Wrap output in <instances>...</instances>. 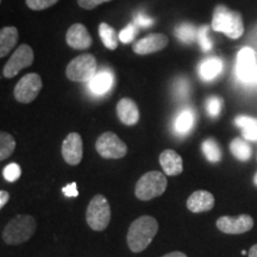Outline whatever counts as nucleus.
<instances>
[{
    "instance_id": "obj_1",
    "label": "nucleus",
    "mask_w": 257,
    "mask_h": 257,
    "mask_svg": "<svg viewBox=\"0 0 257 257\" xmlns=\"http://www.w3.org/2000/svg\"><path fill=\"white\" fill-rule=\"evenodd\" d=\"M159 231V223L152 216H142L133 221L128 227L127 245L133 252L146 250Z\"/></svg>"
},
{
    "instance_id": "obj_2",
    "label": "nucleus",
    "mask_w": 257,
    "mask_h": 257,
    "mask_svg": "<svg viewBox=\"0 0 257 257\" xmlns=\"http://www.w3.org/2000/svg\"><path fill=\"white\" fill-rule=\"evenodd\" d=\"M36 219L29 214H18L3 230V240L9 245H18L27 242L36 231Z\"/></svg>"
},
{
    "instance_id": "obj_3",
    "label": "nucleus",
    "mask_w": 257,
    "mask_h": 257,
    "mask_svg": "<svg viewBox=\"0 0 257 257\" xmlns=\"http://www.w3.org/2000/svg\"><path fill=\"white\" fill-rule=\"evenodd\" d=\"M212 29L223 32L229 38L237 40L244 32L242 16L236 11H230L226 6L218 5L212 19Z\"/></svg>"
},
{
    "instance_id": "obj_4",
    "label": "nucleus",
    "mask_w": 257,
    "mask_h": 257,
    "mask_svg": "<svg viewBox=\"0 0 257 257\" xmlns=\"http://www.w3.org/2000/svg\"><path fill=\"white\" fill-rule=\"evenodd\" d=\"M168 186L166 175L162 172H148L141 176L135 187V195L140 200L148 201L162 195Z\"/></svg>"
},
{
    "instance_id": "obj_5",
    "label": "nucleus",
    "mask_w": 257,
    "mask_h": 257,
    "mask_svg": "<svg viewBox=\"0 0 257 257\" xmlns=\"http://www.w3.org/2000/svg\"><path fill=\"white\" fill-rule=\"evenodd\" d=\"M88 226L94 231H104L111 220V207L104 195L96 194L89 201L86 211Z\"/></svg>"
},
{
    "instance_id": "obj_6",
    "label": "nucleus",
    "mask_w": 257,
    "mask_h": 257,
    "mask_svg": "<svg viewBox=\"0 0 257 257\" xmlns=\"http://www.w3.org/2000/svg\"><path fill=\"white\" fill-rule=\"evenodd\" d=\"M96 74V60L92 54H82L67 66V78L75 82L89 81Z\"/></svg>"
},
{
    "instance_id": "obj_7",
    "label": "nucleus",
    "mask_w": 257,
    "mask_h": 257,
    "mask_svg": "<svg viewBox=\"0 0 257 257\" xmlns=\"http://www.w3.org/2000/svg\"><path fill=\"white\" fill-rule=\"evenodd\" d=\"M95 149L104 159L117 160L126 155L127 147L117 135L107 131L96 140Z\"/></svg>"
},
{
    "instance_id": "obj_8",
    "label": "nucleus",
    "mask_w": 257,
    "mask_h": 257,
    "mask_svg": "<svg viewBox=\"0 0 257 257\" xmlns=\"http://www.w3.org/2000/svg\"><path fill=\"white\" fill-rule=\"evenodd\" d=\"M236 75L244 83H248V85L257 83L256 53L251 48H244L238 53L236 63Z\"/></svg>"
},
{
    "instance_id": "obj_9",
    "label": "nucleus",
    "mask_w": 257,
    "mask_h": 257,
    "mask_svg": "<svg viewBox=\"0 0 257 257\" xmlns=\"http://www.w3.org/2000/svg\"><path fill=\"white\" fill-rule=\"evenodd\" d=\"M42 79L36 73H30L24 75L16 85L14 94L16 100L22 104H29L37 98L42 89Z\"/></svg>"
},
{
    "instance_id": "obj_10",
    "label": "nucleus",
    "mask_w": 257,
    "mask_h": 257,
    "mask_svg": "<svg viewBox=\"0 0 257 257\" xmlns=\"http://www.w3.org/2000/svg\"><path fill=\"white\" fill-rule=\"evenodd\" d=\"M32 62H34V50L28 44H22L15 50L11 59L5 64L3 74L5 78H15L22 69L31 66Z\"/></svg>"
},
{
    "instance_id": "obj_11",
    "label": "nucleus",
    "mask_w": 257,
    "mask_h": 257,
    "mask_svg": "<svg viewBox=\"0 0 257 257\" xmlns=\"http://www.w3.org/2000/svg\"><path fill=\"white\" fill-rule=\"evenodd\" d=\"M217 227L224 233L240 234L252 229L253 219L249 214H240L236 217L224 216L217 220Z\"/></svg>"
},
{
    "instance_id": "obj_12",
    "label": "nucleus",
    "mask_w": 257,
    "mask_h": 257,
    "mask_svg": "<svg viewBox=\"0 0 257 257\" xmlns=\"http://www.w3.org/2000/svg\"><path fill=\"white\" fill-rule=\"evenodd\" d=\"M61 152H62L64 161L68 165H79L83 156V144L81 136L76 133H70L68 136L64 138Z\"/></svg>"
},
{
    "instance_id": "obj_13",
    "label": "nucleus",
    "mask_w": 257,
    "mask_h": 257,
    "mask_svg": "<svg viewBox=\"0 0 257 257\" xmlns=\"http://www.w3.org/2000/svg\"><path fill=\"white\" fill-rule=\"evenodd\" d=\"M168 44V37L163 34H149L134 44L133 49L138 55H148L165 49Z\"/></svg>"
},
{
    "instance_id": "obj_14",
    "label": "nucleus",
    "mask_w": 257,
    "mask_h": 257,
    "mask_svg": "<svg viewBox=\"0 0 257 257\" xmlns=\"http://www.w3.org/2000/svg\"><path fill=\"white\" fill-rule=\"evenodd\" d=\"M66 41L73 49H87L92 44V37L83 24H73L68 29L66 35Z\"/></svg>"
},
{
    "instance_id": "obj_15",
    "label": "nucleus",
    "mask_w": 257,
    "mask_h": 257,
    "mask_svg": "<svg viewBox=\"0 0 257 257\" xmlns=\"http://www.w3.org/2000/svg\"><path fill=\"white\" fill-rule=\"evenodd\" d=\"M213 194L207 191H195L187 199V208L193 213L207 212L214 207Z\"/></svg>"
},
{
    "instance_id": "obj_16",
    "label": "nucleus",
    "mask_w": 257,
    "mask_h": 257,
    "mask_svg": "<svg viewBox=\"0 0 257 257\" xmlns=\"http://www.w3.org/2000/svg\"><path fill=\"white\" fill-rule=\"evenodd\" d=\"M160 165L165 174L169 176L180 175L184 170V161L178 153L172 149H167L161 153Z\"/></svg>"
},
{
    "instance_id": "obj_17",
    "label": "nucleus",
    "mask_w": 257,
    "mask_h": 257,
    "mask_svg": "<svg viewBox=\"0 0 257 257\" xmlns=\"http://www.w3.org/2000/svg\"><path fill=\"white\" fill-rule=\"evenodd\" d=\"M117 115L121 123L127 126H133L140 120V110L134 100L123 98L117 104Z\"/></svg>"
},
{
    "instance_id": "obj_18",
    "label": "nucleus",
    "mask_w": 257,
    "mask_h": 257,
    "mask_svg": "<svg viewBox=\"0 0 257 257\" xmlns=\"http://www.w3.org/2000/svg\"><path fill=\"white\" fill-rule=\"evenodd\" d=\"M113 83V76L107 70H101L96 73L93 78L88 81V88L95 95H102L108 92Z\"/></svg>"
},
{
    "instance_id": "obj_19",
    "label": "nucleus",
    "mask_w": 257,
    "mask_h": 257,
    "mask_svg": "<svg viewBox=\"0 0 257 257\" xmlns=\"http://www.w3.org/2000/svg\"><path fill=\"white\" fill-rule=\"evenodd\" d=\"M18 42V30L15 27H6L0 32V57H5Z\"/></svg>"
},
{
    "instance_id": "obj_20",
    "label": "nucleus",
    "mask_w": 257,
    "mask_h": 257,
    "mask_svg": "<svg viewBox=\"0 0 257 257\" xmlns=\"http://www.w3.org/2000/svg\"><path fill=\"white\" fill-rule=\"evenodd\" d=\"M223 70V62L218 57H210V59L205 60L200 64L199 73L202 80L205 81H211V80L216 79L218 75Z\"/></svg>"
},
{
    "instance_id": "obj_21",
    "label": "nucleus",
    "mask_w": 257,
    "mask_h": 257,
    "mask_svg": "<svg viewBox=\"0 0 257 257\" xmlns=\"http://www.w3.org/2000/svg\"><path fill=\"white\" fill-rule=\"evenodd\" d=\"M237 126L243 130V137L248 141H257V119L248 117V115H239L234 119Z\"/></svg>"
},
{
    "instance_id": "obj_22",
    "label": "nucleus",
    "mask_w": 257,
    "mask_h": 257,
    "mask_svg": "<svg viewBox=\"0 0 257 257\" xmlns=\"http://www.w3.org/2000/svg\"><path fill=\"white\" fill-rule=\"evenodd\" d=\"M194 126V113L191 108H185L180 112L175 119V131L180 135H186Z\"/></svg>"
},
{
    "instance_id": "obj_23",
    "label": "nucleus",
    "mask_w": 257,
    "mask_h": 257,
    "mask_svg": "<svg viewBox=\"0 0 257 257\" xmlns=\"http://www.w3.org/2000/svg\"><path fill=\"white\" fill-rule=\"evenodd\" d=\"M99 35H100L104 46L110 50H114L118 47V41H119V35L111 25L101 23L99 25Z\"/></svg>"
},
{
    "instance_id": "obj_24",
    "label": "nucleus",
    "mask_w": 257,
    "mask_h": 257,
    "mask_svg": "<svg viewBox=\"0 0 257 257\" xmlns=\"http://www.w3.org/2000/svg\"><path fill=\"white\" fill-rule=\"evenodd\" d=\"M230 150L239 161H248L251 157V148L242 138H234L230 144Z\"/></svg>"
},
{
    "instance_id": "obj_25",
    "label": "nucleus",
    "mask_w": 257,
    "mask_h": 257,
    "mask_svg": "<svg viewBox=\"0 0 257 257\" xmlns=\"http://www.w3.org/2000/svg\"><path fill=\"white\" fill-rule=\"evenodd\" d=\"M202 153L211 163H217L221 160V150L218 146L217 141L213 138H208L202 143Z\"/></svg>"
},
{
    "instance_id": "obj_26",
    "label": "nucleus",
    "mask_w": 257,
    "mask_h": 257,
    "mask_svg": "<svg viewBox=\"0 0 257 257\" xmlns=\"http://www.w3.org/2000/svg\"><path fill=\"white\" fill-rule=\"evenodd\" d=\"M16 141L9 133L0 134V160L4 161L15 152Z\"/></svg>"
},
{
    "instance_id": "obj_27",
    "label": "nucleus",
    "mask_w": 257,
    "mask_h": 257,
    "mask_svg": "<svg viewBox=\"0 0 257 257\" xmlns=\"http://www.w3.org/2000/svg\"><path fill=\"white\" fill-rule=\"evenodd\" d=\"M175 34L179 40L185 43H192L195 41V38H198V31L192 24H181L176 29Z\"/></svg>"
},
{
    "instance_id": "obj_28",
    "label": "nucleus",
    "mask_w": 257,
    "mask_h": 257,
    "mask_svg": "<svg viewBox=\"0 0 257 257\" xmlns=\"http://www.w3.org/2000/svg\"><path fill=\"white\" fill-rule=\"evenodd\" d=\"M221 107H223V101H221L219 96L213 95L206 99V111L210 117H218L221 111Z\"/></svg>"
},
{
    "instance_id": "obj_29",
    "label": "nucleus",
    "mask_w": 257,
    "mask_h": 257,
    "mask_svg": "<svg viewBox=\"0 0 257 257\" xmlns=\"http://www.w3.org/2000/svg\"><path fill=\"white\" fill-rule=\"evenodd\" d=\"M22 170L17 163H10L9 166H6L4 170H3V176L8 180L9 182H15L21 178Z\"/></svg>"
},
{
    "instance_id": "obj_30",
    "label": "nucleus",
    "mask_w": 257,
    "mask_h": 257,
    "mask_svg": "<svg viewBox=\"0 0 257 257\" xmlns=\"http://www.w3.org/2000/svg\"><path fill=\"white\" fill-rule=\"evenodd\" d=\"M198 41L202 51H210L212 49V41L208 37V27H201L198 30Z\"/></svg>"
},
{
    "instance_id": "obj_31",
    "label": "nucleus",
    "mask_w": 257,
    "mask_h": 257,
    "mask_svg": "<svg viewBox=\"0 0 257 257\" xmlns=\"http://www.w3.org/2000/svg\"><path fill=\"white\" fill-rule=\"evenodd\" d=\"M137 32L138 30L136 28V24L127 25L126 28H124L123 30L119 32V41L121 43H130V42H133L135 40Z\"/></svg>"
},
{
    "instance_id": "obj_32",
    "label": "nucleus",
    "mask_w": 257,
    "mask_h": 257,
    "mask_svg": "<svg viewBox=\"0 0 257 257\" xmlns=\"http://www.w3.org/2000/svg\"><path fill=\"white\" fill-rule=\"evenodd\" d=\"M59 0H27V5L31 10L35 11H41V10H46L50 6L55 5Z\"/></svg>"
},
{
    "instance_id": "obj_33",
    "label": "nucleus",
    "mask_w": 257,
    "mask_h": 257,
    "mask_svg": "<svg viewBox=\"0 0 257 257\" xmlns=\"http://www.w3.org/2000/svg\"><path fill=\"white\" fill-rule=\"evenodd\" d=\"M189 85L188 81L184 78H180L175 82V95L179 99H185L188 95Z\"/></svg>"
},
{
    "instance_id": "obj_34",
    "label": "nucleus",
    "mask_w": 257,
    "mask_h": 257,
    "mask_svg": "<svg viewBox=\"0 0 257 257\" xmlns=\"http://www.w3.org/2000/svg\"><path fill=\"white\" fill-rule=\"evenodd\" d=\"M135 24L140 28H149L154 24V19L150 18L149 16L138 14L136 15V17H135Z\"/></svg>"
},
{
    "instance_id": "obj_35",
    "label": "nucleus",
    "mask_w": 257,
    "mask_h": 257,
    "mask_svg": "<svg viewBox=\"0 0 257 257\" xmlns=\"http://www.w3.org/2000/svg\"><path fill=\"white\" fill-rule=\"evenodd\" d=\"M62 192H63V194L68 198L78 197L79 191H78V187H76V182H72V184L64 186V187L62 188Z\"/></svg>"
},
{
    "instance_id": "obj_36",
    "label": "nucleus",
    "mask_w": 257,
    "mask_h": 257,
    "mask_svg": "<svg viewBox=\"0 0 257 257\" xmlns=\"http://www.w3.org/2000/svg\"><path fill=\"white\" fill-rule=\"evenodd\" d=\"M104 3V0H78L79 6L85 10H93Z\"/></svg>"
},
{
    "instance_id": "obj_37",
    "label": "nucleus",
    "mask_w": 257,
    "mask_h": 257,
    "mask_svg": "<svg viewBox=\"0 0 257 257\" xmlns=\"http://www.w3.org/2000/svg\"><path fill=\"white\" fill-rule=\"evenodd\" d=\"M10 199V194L6 191H0V207H4L8 204Z\"/></svg>"
},
{
    "instance_id": "obj_38",
    "label": "nucleus",
    "mask_w": 257,
    "mask_h": 257,
    "mask_svg": "<svg viewBox=\"0 0 257 257\" xmlns=\"http://www.w3.org/2000/svg\"><path fill=\"white\" fill-rule=\"evenodd\" d=\"M162 257H187V256H186V253L181 252V251H172Z\"/></svg>"
},
{
    "instance_id": "obj_39",
    "label": "nucleus",
    "mask_w": 257,
    "mask_h": 257,
    "mask_svg": "<svg viewBox=\"0 0 257 257\" xmlns=\"http://www.w3.org/2000/svg\"><path fill=\"white\" fill-rule=\"evenodd\" d=\"M248 255L249 257H257V244H255V245H252L251 248H250Z\"/></svg>"
},
{
    "instance_id": "obj_40",
    "label": "nucleus",
    "mask_w": 257,
    "mask_h": 257,
    "mask_svg": "<svg viewBox=\"0 0 257 257\" xmlns=\"http://www.w3.org/2000/svg\"><path fill=\"white\" fill-rule=\"evenodd\" d=\"M253 184L257 186V173L255 174V176H253Z\"/></svg>"
},
{
    "instance_id": "obj_41",
    "label": "nucleus",
    "mask_w": 257,
    "mask_h": 257,
    "mask_svg": "<svg viewBox=\"0 0 257 257\" xmlns=\"http://www.w3.org/2000/svg\"><path fill=\"white\" fill-rule=\"evenodd\" d=\"M107 2H111V0H104V3H107Z\"/></svg>"
}]
</instances>
